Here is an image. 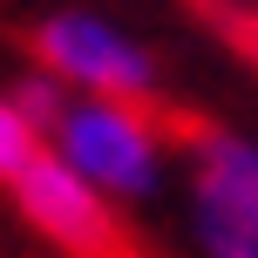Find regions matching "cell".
<instances>
[{
  "label": "cell",
  "instance_id": "6da1fadb",
  "mask_svg": "<svg viewBox=\"0 0 258 258\" xmlns=\"http://www.w3.org/2000/svg\"><path fill=\"white\" fill-rule=\"evenodd\" d=\"M54 156L102 197H150L163 143L136 102H68L54 122Z\"/></svg>",
  "mask_w": 258,
  "mask_h": 258
},
{
  "label": "cell",
  "instance_id": "7a4b0ae2",
  "mask_svg": "<svg viewBox=\"0 0 258 258\" xmlns=\"http://www.w3.org/2000/svg\"><path fill=\"white\" fill-rule=\"evenodd\" d=\"M14 197H21V218L34 224L61 258H150L136 245V231L122 224L116 197H102L95 183H82L54 150H41L34 163L21 170Z\"/></svg>",
  "mask_w": 258,
  "mask_h": 258
},
{
  "label": "cell",
  "instance_id": "3957f363",
  "mask_svg": "<svg viewBox=\"0 0 258 258\" xmlns=\"http://www.w3.org/2000/svg\"><path fill=\"white\" fill-rule=\"evenodd\" d=\"M34 54L61 89H82L89 102H136L143 109V95L156 89L150 54L122 27L95 21V14H54V21H41Z\"/></svg>",
  "mask_w": 258,
  "mask_h": 258
},
{
  "label": "cell",
  "instance_id": "277c9868",
  "mask_svg": "<svg viewBox=\"0 0 258 258\" xmlns=\"http://www.w3.org/2000/svg\"><path fill=\"white\" fill-rule=\"evenodd\" d=\"M197 204L258 224V143L197 129Z\"/></svg>",
  "mask_w": 258,
  "mask_h": 258
},
{
  "label": "cell",
  "instance_id": "5b68a950",
  "mask_svg": "<svg viewBox=\"0 0 258 258\" xmlns=\"http://www.w3.org/2000/svg\"><path fill=\"white\" fill-rule=\"evenodd\" d=\"M41 156V129L21 116V102H14V95H0V183H21V170L34 163Z\"/></svg>",
  "mask_w": 258,
  "mask_h": 258
},
{
  "label": "cell",
  "instance_id": "8992f818",
  "mask_svg": "<svg viewBox=\"0 0 258 258\" xmlns=\"http://www.w3.org/2000/svg\"><path fill=\"white\" fill-rule=\"evenodd\" d=\"M197 238H204L211 258H258V224L224 218V211H204V204H197Z\"/></svg>",
  "mask_w": 258,
  "mask_h": 258
}]
</instances>
